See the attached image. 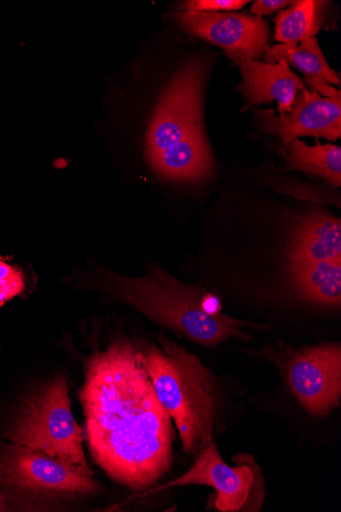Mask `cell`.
Segmentation results:
<instances>
[{"label":"cell","instance_id":"1","mask_svg":"<svg viewBox=\"0 0 341 512\" xmlns=\"http://www.w3.org/2000/svg\"><path fill=\"white\" fill-rule=\"evenodd\" d=\"M79 399L95 463L132 490L156 485L171 469L174 429L142 361L118 342L87 361Z\"/></svg>","mask_w":341,"mask_h":512},{"label":"cell","instance_id":"2","mask_svg":"<svg viewBox=\"0 0 341 512\" xmlns=\"http://www.w3.org/2000/svg\"><path fill=\"white\" fill-rule=\"evenodd\" d=\"M96 284V290L108 300L130 305L153 322L205 346L232 338L249 341L247 328L268 329L267 325L223 313L215 307L216 299L204 290L182 284L159 269L140 277L105 271Z\"/></svg>","mask_w":341,"mask_h":512},{"label":"cell","instance_id":"3","mask_svg":"<svg viewBox=\"0 0 341 512\" xmlns=\"http://www.w3.org/2000/svg\"><path fill=\"white\" fill-rule=\"evenodd\" d=\"M206 65L187 62L166 88L146 134V157L157 173L198 182L213 167L203 125Z\"/></svg>","mask_w":341,"mask_h":512},{"label":"cell","instance_id":"4","mask_svg":"<svg viewBox=\"0 0 341 512\" xmlns=\"http://www.w3.org/2000/svg\"><path fill=\"white\" fill-rule=\"evenodd\" d=\"M161 347L142 352L157 396L174 422L183 450L196 456L213 442L217 395L210 370L199 358L160 336Z\"/></svg>","mask_w":341,"mask_h":512},{"label":"cell","instance_id":"5","mask_svg":"<svg viewBox=\"0 0 341 512\" xmlns=\"http://www.w3.org/2000/svg\"><path fill=\"white\" fill-rule=\"evenodd\" d=\"M7 436L14 444L89 467L65 375L45 382L22 400Z\"/></svg>","mask_w":341,"mask_h":512},{"label":"cell","instance_id":"6","mask_svg":"<svg viewBox=\"0 0 341 512\" xmlns=\"http://www.w3.org/2000/svg\"><path fill=\"white\" fill-rule=\"evenodd\" d=\"M0 488L59 509L99 492L101 485L89 467L12 443L0 446Z\"/></svg>","mask_w":341,"mask_h":512},{"label":"cell","instance_id":"7","mask_svg":"<svg viewBox=\"0 0 341 512\" xmlns=\"http://www.w3.org/2000/svg\"><path fill=\"white\" fill-rule=\"evenodd\" d=\"M235 467H230L221 457L214 442L204 447L192 467L158 492L172 487L191 485L209 486L215 490V506L223 512L256 509L263 504V479L260 468L250 455L239 454ZM257 511V509H256Z\"/></svg>","mask_w":341,"mask_h":512},{"label":"cell","instance_id":"8","mask_svg":"<svg viewBox=\"0 0 341 512\" xmlns=\"http://www.w3.org/2000/svg\"><path fill=\"white\" fill-rule=\"evenodd\" d=\"M288 382L302 406L314 415H326L341 398V348L328 344L307 348L292 358Z\"/></svg>","mask_w":341,"mask_h":512},{"label":"cell","instance_id":"9","mask_svg":"<svg viewBox=\"0 0 341 512\" xmlns=\"http://www.w3.org/2000/svg\"><path fill=\"white\" fill-rule=\"evenodd\" d=\"M176 19L187 32L220 46L234 63L255 61L268 50L269 31L262 18L236 13L180 12Z\"/></svg>","mask_w":341,"mask_h":512},{"label":"cell","instance_id":"10","mask_svg":"<svg viewBox=\"0 0 341 512\" xmlns=\"http://www.w3.org/2000/svg\"><path fill=\"white\" fill-rule=\"evenodd\" d=\"M301 91L287 113L277 116L273 110L257 111L263 130L278 135L285 146L300 136L336 142L341 136V98H322L306 87Z\"/></svg>","mask_w":341,"mask_h":512},{"label":"cell","instance_id":"11","mask_svg":"<svg viewBox=\"0 0 341 512\" xmlns=\"http://www.w3.org/2000/svg\"><path fill=\"white\" fill-rule=\"evenodd\" d=\"M242 82L238 89L252 105L276 101L279 115L290 111L304 82L284 61L266 64L253 60L238 61Z\"/></svg>","mask_w":341,"mask_h":512},{"label":"cell","instance_id":"12","mask_svg":"<svg viewBox=\"0 0 341 512\" xmlns=\"http://www.w3.org/2000/svg\"><path fill=\"white\" fill-rule=\"evenodd\" d=\"M288 257L290 263L341 260L340 219L321 211L304 216L292 234Z\"/></svg>","mask_w":341,"mask_h":512},{"label":"cell","instance_id":"13","mask_svg":"<svg viewBox=\"0 0 341 512\" xmlns=\"http://www.w3.org/2000/svg\"><path fill=\"white\" fill-rule=\"evenodd\" d=\"M290 277L302 300L324 307H340L341 260L290 263Z\"/></svg>","mask_w":341,"mask_h":512},{"label":"cell","instance_id":"14","mask_svg":"<svg viewBox=\"0 0 341 512\" xmlns=\"http://www.w3.org/2000/svg\"><path fill=\"white\" fill-rule=\"evenodd\" d=\"M266 64L284 61L302 71L307 80H320L340 85L339 75L330 68L319 48L318 40L308 38L299 43H285L266 51Z\"/></svg>","mask_w":341,"mask_h":512},{"label":"cell","instance_id":"15","mask_svg":"<svg viewBox=\"0 0 341 512\" xmlns=\"http://www.w3.org/2000/svg\"><path fill=\"white\" fill-rule=\"evenodd\" d=\"M286 162L290 169L323 177L335 188L341 184V149L335 145L310 147L296 139L286 146Z\"/></svg>","mask_w":341,"mask_h":512},{"label":"cell","instance_id":"16","mask_svg":"<svg viewBox=\"0 0 341 512\" xmlns=\"http://www.w3.org/2000/svg\"><path fill=\"white\" fill-rule=\"evenodd\" d=\"M326 4L317 0L292 2L289 9L281 11L275 18V39L283 43H299L314 38L322 27Z\"/></svg>","mask_w":341,"mask_h":512},{"label":"cell","instance_id":"17","mask_svg":"<svg viewBox=\"0 0 341 512\" xmlns=\"http://www.w3.org/2000/svg\"><path fill=\"white\" fill-rule=\"evenodd\" d=\"M25 289L22 271L0 260V306L19 296Z\"/></svg>","mask_w":341,"mask_h":512},{"label":"cell","instance_id":"18","mask_svg":"<svg viewBox=\"0 0 341 512\" xmlns=\"http://www.w3.org/2000/svg\"><path fill=\"white\" fill-rule=\"evenodd\" d=\"M250 2L245 0H192L182 6L184 12L217 13L237 11Z\"/></svg>","mask_w":341,"mask_h":512},{"label":"cell","instance_id":"19","mask_svg":"<svg viewBox=\"0 0 341 512\" xmlns=\"http://www.w3.org/2000/svg\"><path fill=\"white\" fill-rule=\"evenodd\" d=\"M289 4H292V2H286V0H259L253 5L251 12L256 17L261 18L263 15L272 14Z\"/></svg>","mask_w":341,"mask_h":512},{"label":"cell","instance_id":"20","mask_svg":"<svg viewBox=\"0 0 341 512\" xmlns=\"http://www.w3.org/2000/svg\"><path fill=\"white\" fill-rule=\"evenodd\" d=\"M0 511H10L9 502L2 492H0Z\"/></svg>","mask_w":341,"mask_h":512}]
</instances>
